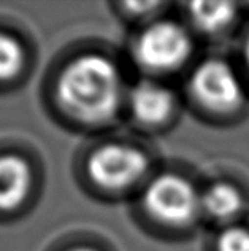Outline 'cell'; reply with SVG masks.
<instances>
[{
  "instance_id": "6da1fadb",
  "label": "cell",
  "mask_w": 249,
  "mask_h": 251,
  "mask_svg": "<svg viewBox=\"0 0 249 251\" xmlns=\"http://www.w3.org/2000/svg\"><path fill=\"white\" fill-rule=\"evenodd\" d=\"M122 81L117 67L100 54H84L64 69L57 97L70 115L84 123L111 120L119 108Z\"/></svg>"
},
{
  "instance_id": "7a4b0ae2",
  "label": "cell",
  "mask_w": 249,
  "mask_h": 251,
  "mask_svg": "<svg viewBox=\"0 0 249 251\" xmlns=\"http://www.w3.org/2000/svg\"><path fill=\"white\" fill-rule=\"evenodd\" d=\"M134 51L141 67L153 72H172L180 69L191 56L192 40L178 23L157 21L141 32Z\"/></svg>"
},
{
  "instance_id": "3957f363",
  "label": "cell",
  "mask_w": 249,
  "mask_h": 251,
  "mask_svg": "<svg viewBox=\"0 0 249 251\" xmlns=\"http://www.w3.org/2000/svg\"><path fill=\"white\" fill-rule=\"evenodd\" d=\"M148 213L170 226L191 223L200 208V196L191 181L175 174L154 178L143 196Z\"/></svg>"
},
{
  "instance_id": "277c9868",
  "label": "cell",
  "mask_w": 249,
  "mask_h": 251,
  "mask_svg": "<svg viewBox=\"0 0 249 251\" xmlns=\"http://www.w3.org/2000/svg\"><path fill=\"white\" fill-rule=\"evenodd\" d=\"M148 157L126 145H105L89 157L92 181L108 191H122L136 184L148 172Z\"/></svg>"
},
{
  "instance_id": "5b68a950",
  "label": "cell",
  "mask_w": 249,
  "mask_h": 251,
  "mask_svg": "<svg viewBox=\"0 0 249 251\" xmlns=\"http://www.w3.org/2000/svg\"><path fill=\"white\" fill-rule=\"evenodd\" d=\"M191 89L202 105L218 113H230L243 102V88L237 74L219 59L202 62L194 70Z\"/></svg>"
},
{
  "instance_id": "8992f818",
  "label": "cell",
  "mask_w": 249,
  "mask_h": 251,
  "mask_svg": "<svg viewBox=\"0 0 249 251\" xmlns=\"http://www.w3.org/2000/svg\"><path fill=\"white\" fill-rule=\"evenodd\" d=\"M129 107L134 118L145 126L165 123L175 108V97L165 86L141 81L130 91Z\"/></svg>"
},
{
  "instance_id": "52a82bcc",
  "label": "cell",
  "mask_w": 249,
  "mask_h": 251,
  "mask_svg": "<svg viewBox=\"0 0 249 251\" xmlns=\"http://www.w3.org/2000/svg\"><path fill=\"white\" fill-rule=\"evenodd\" d=\"M32 172L23 157L15 154L0 156V210L10 211L27 197Z\"/></svg>"
},
{
  "instance_id": "ba28073f",
  "label": "cell",
  "mask_w": 249,
  "mask_h": 251,
  "mask_svg": "<svg viewBox=\"0 0 249 251\" xmlns=\"http://www.w3.org/2000/svg\"><path fill=\"white\" fill-rule=\"evenodd\" d=\"M187 8L195 27L205 34H219L237 18V5L232 2H192Z\"/></svg>"
},
{
  "instance_id": "9c48e42d",
  "label": "cell",
  "mask_w": 249,
  "mask_h": 251,
  "mask_svg": "<svg viewBox=\"0 0 249 251\" xmlns=\"http://www.w3.org/2000/svg\"><path fill=\"white\" fill-rule=\"evenodd\" d=\"M200 207L214 220H230L243 207V197L240 191L228 183L211 184L200 196Z\"/></svg>"
},
{
  "instance_id": "30bf717a",
  "label": "cell",
  "mask_w": 249,
  "mask_h": 251,
  "mask_svg": "<svg viewBox=\"0 0 249 251\" xmlns=\"http://www.w3.org/2000/svg\"><path fill=\"white\" fill-rule=\"evenodd\" d=\"M24 67V48L15 37L0 32V80H11Z\"/></svg>"
},
{
  "instance_id": "8fae6325",
  "label": "cell",
  "mask_w": 249,
  "mask_h": 251,
  "mask_svg": "<svg viewBox=\"0 0 249 251\" xmlns=\"http://www.w3.org/2000/svg\"><path fill=\"white\" fill-rule=\"evenodd\" d=\"M218 251H249V230L246 227H228L222 230L216 242Z\"/></svg>"
},
{
  "instance_id": "7c38bea8",
  "label": "cell",
  "mask_w": 249,
  "mask_h": 251,
  "mask_svg": "<svg viewBox=\"0 0 249 251\" xmlns=\"http://www.w3.org/2000/svg\"><path fill=\"white\" fill-rule=\"evenodd\" d=\"M162 6L159 2H130L126 3V8L132 13V15H146V13L154 11L156 8Z\"/></svg>"
},
{
  "instance_id": "4fadbf2b",
  "label": "cell",
  "mask_w": 249,
  "mask_h": 251,
  "mask_svg": "<svg viewBox=\"0 0 249 251\" xmlns=\"http://www.w3.org/2000/svg\"><path fill=\"white\" fill-rule=\"evenodd\" d=\"M245 59H246V64L249 67V35L246 38V43H245Z\"/></svg>"
},
{
  "instance_id": "5bb4252c",
  "label": "cell",
  "mask_w": 249,
  "mask_h": 251,
  "mask_svg": "<svg viewBox=\"0 0 249 251\" xmlns=\"http://www.w3.org/2000/svg\"><path fill=\"white\" fill-rule=\"evenodd\" d=\"M68 251H95V250H91L86 247H81V248H73V250H68Z\"/></svg>"
}]
</instances>
